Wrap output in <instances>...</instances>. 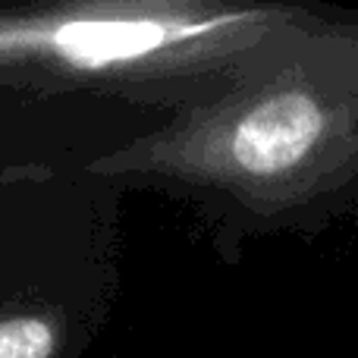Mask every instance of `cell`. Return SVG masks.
<instances>
[{
    "instance_id": "1",
    "label": "cell",
    "mask_w": 358,
    "mask_h": 358,
    "mask_svg": "<svg viewBox=\"0 0 358 358\" xmlns=\"http://www.w3.org/2000/svg\"><path fill=\"white\" fill-rule=\"evenodd\" d=\"M66 321L50 305H0V358H57L63 352Z\"/></svg>"
}]
</instances>
